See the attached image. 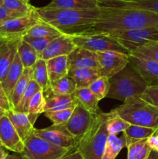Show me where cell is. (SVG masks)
<instances>
[{"label":"cell","mask_w":158,"mask_h":159,"mask_svg":"<svg viewBox=\"0 0 158 159\" xmlns=\"http://www.w3.org/2000/svg\"><path fill=\"white\" fill-rule=\"evenodd\" d=\"M96 23L81 35L105 34L114 37L121 33L158 26V14L136 9L101 8Z\"/></svg>","instance_id":"6da1fadb"},{"label":"cell","mask_w":158,"mask_h":159,"mask_svg":"<svg viewBox=\"0 0 158 159\" xmlns=\"http://www.w3.org/2000/svg\"><path fill=\"white\" fill-rule=\"evenodd\" d=\"M40 20L68 36L81 35L91 27L102 14L95 9H46L36 8Z\"/></svg>","instance_id":"7a4b0ae2"},{"label":"cell","mask_w":158,"mask_h":159,"mask_svg":"<svg viewBox=\"0 0 158 159\" xmlns=\"http://www.w3.org/2000/svg\"><path fill=\"white\" fill-rule=\"evenodd\" d=\"M111 112L95 115L89 130L75 141L74 149L79 152L83 159H102L108 133L107 121Z\"/></svg>","instance_id":"3957f363"},{"label":"cell","mask_w":158,"mask_h":159,"mask_svg":"<svg viewBox=\"0 0 158 159\" xmlns=\"http://www.w3.org/2000/svg\"><path fill=\"white\" fill-rule=\"evenodd\" d=\"M110 89L106 98L125 102L131 97H140L148 85L137 71L128 64L109 79Z\"/></svg>","instance_id":"277c9868"},{"label":"cell","mask_w":158,"mask_h":159,"mask_svg":"<svg viewBox=\"0 0 158 159\" xmlns=\"http://www.w3.org/2000/svg\"><path fill=\"white\" fill-rule=\"evenodd\" d=\"M114 111L132 125L158 129V108L140 97L126 99L122 105L114 109Z\"/></svg>","instance_id":"5b68a950"},{"label":"cell","mask_w":158,"mask_h":159,"mask_svg":"<svg viewBox=\"0 0 158 159\" xmlns=\"http://www.w3.org/2000/svg\"><path fill=\"white\" fill-rule=\"evenodd\" d=\"M71 151L53 145L33 133L25 140L20 155L24 159H60Z\"/></svg>","instance_id":"8992f818"},{"label":"cell","mask_w":158,"mask_h":159,"mask_svg":"<svg viewBox=\"0 0 158 159\" xmlns=\"http://www.w3.org/2000/svg\"><path fill=\"white\" fill-rule=\"evenodd\" d=\"M73 42L76 47L88 50L92 52L113 51L130 55L131 53L121 46L117 40L105 34L72 36Z\"/></svg>","instance_id":"52a82bcc"},{"label":"cell","mask_w":158,"mask_h":159,"mask_svg":"<svg viewBox=\"0 0 158 159\" xmlns=\"http://www.w3.org/2000/svg\"><path fill=\"white\" fill-rule=\"evenodd\" d=\"M40 20L36 8L27 15L6 20L0 24V40L23 38L29 30Z\"/></svg>","instance_id":"ba28073f"},{"label":"cell","mask_w":158,"mask_h":159,"mask_svg":"<svg viewBox=\"0 0 158 159\" xmlns=\"http://www.w3.org/2000/svg\"><path fill=\"white\" fill-rule=\"evenodd\" d=\"M112 37L132 53L147 43L158 41V26L125 31Z\"/></svg>","instance_id":"9c48e42d"},{"label":"cell","mask_w":158,"mask_h":159,"mask_svg":"<svg viewBox=\"0 0 158 159\" xmlns=\"http://www.w3.org/2000/svg\"><path fill=\"white\" fill-rule=\"evenodd\" d=\"M94 118L95 115L91 114L78 103L74 108L69 120L64 124L60 126L69 132L76 141L89 130Z\"/></svg>","instance_id":"30bf717a"},{"label":"cell","mask_w":158,"mask_h":159,"mask_svg":"<svg viewBox=\"0 0 158 159\" xmlns=\"http://www.w3.org/2000/svg\"><path fill=\"white\" fill-rule=\"evenodd\" d=\"M95 55L100 65L102 76L112 78L122 71L129 64V55L113 51H99Z\"/></svg>","instance_id":"8fae6325"},{"label":"cell","mask_w":158,"mask_h":159,"mask_svg":"<svg viewBox=\"0 0 158 159\" xmlns=\"http://www.w3.org/2000/svg\"><path fill=\"white\" fill-rule=\"evenodd\" d=\"M129 64L143 78L149 86H158V62L136 52L131 53Z\"/></svg>","instance_id":"7c38bea8"},{"label":"cell","mask_w":158,"mask_h":159,"mask_svg":"<svg viewBox=\"0 0 158 159\" xmlns=\"http://www.w3.org/2000/svg\"><path fill=\"white\" fill-rule=\"evenodd\" d=\"M33 133L53 145L74 150L75 140L69 132L60 125H52L43 129L34 128Z\"/></svg>","instance_id":"4fadbf2b"},{"label":"cell","mask_w":158,"mask_h":159,"mask_svg":"<svg viewBox=\"0 0 158 159\" xmlns=\"http://www.w3.org/2000/svg\"><path fill=\"white\" fill-rule=\"evenodd\" d=\"M0 143L7 150L18 154H21L24 148V142L6 113L0 117Z\"/></svg>","instance_id":"5bb4252c"},{"label":"cell","mask_w":158,"mask_h":159,"mask_svg":"<svg viewBox=\"0 0 158 159\" xmlns=\"http://www.w3.org/2000/svg\"><path fill=\"white\" fill-rule=\"evenodd\" d=\"M68 57V66L69 71L79 68H99L100 69L99 61L95 53L84 48L76 47L75 49Z\"/></svg>","instance_id":"9a60e30c"},{"label":"cell","mask_w":158,"mask_h":159,"mask_svg":"<svg viewBox=\"0 0 158 159\" xmlns=\"http://www.w3.org/2000/svg\"><path fill=\"white\" fill-rule=\"evenodd\" d=\"M76 48L71 36L61 35L56 37L48 44L40 58L46 61L53 57L68 56Z\"/></svg>","instance_id":"2e32d148"},{"label":"cell","mask_w":158,"mask_h":159,"mask_svg":"<svg viewBox=\"0 0 158 159\" xmlns=\"http://www.w3.org/2000/svg\"><path fill=\"white\" fill-rule=\"evenodd\" d=\"M99 8L136 9L158 14V0H133V1H99Z\"/></svg>","instance_id":"e0dca14e"},{"label":"cell","mask_w":158,"mask_h":159,"mask_svg":"<svg viewBox=\"0 0 158 159\" xmlns=\"http://www.w3.org/2000/svg\"><path fill=\"white\" fill-rule=\"evenodd\" d=\"M21 39L0 40V82L4 80L13 62Z\"/></svg>","instance_id":"ac0fdd59"},{"label":"cell","mask_w":158,"mask_h":159,"mask_svg":"<svg viewBox=\"0 0 158 159\" xmlns=\"http://www.w3.org/2000/svg\"><path fill=\"white\" fill-rule=\"evenodd\" d=\"M45 112L57 111V110H66L74 108L79 103L74 95H64L55 93L50 90L44 96Z\"/></svg>","instance_id":"d6986e66"},{"label":"cell","mask_w":158,"mask_h":159,"mask_svg":"<svg viewBox=\"0 0 158 159\" xmlns=\"http://www.w3.org/2000/svg\"><path fill=\"white\" fill-rule=\"evenodd\" d=\"M6 115L20 135V138L24 142L25 140L33 134L34 130L33 125L29 121L27 114L10 110L6 112Z\"/></svg>","instance_id":"ffe728a7"},{"label":"cell","mask_w":158,"mask_h":159,"mask_svg":"<svg viewBox=\"0 0 158 159\" xmlns=\"http://www.w3.org/2000/svg\"><path fill=\"white\" fill-rule=\"evenodd\" d=\"M46 9H95L99 0H51L44 6Z\"/></svg>","instance_id":"44dd1931"},{"label":"cell","mask_w":158,"mask_h":159,"mask_svg":"<svg viewBox=\"0 0 158 159\" xmlns=\"http://www.w3.org/2000/svg\"><path fill=\"white\" fill-rule=\"evenodd\" d=\"M23 70H24V68H23V64L20 61L18 53H17L10 68L8 71L6 78L1 82L2 86L6 94L7 95L9 101H10V98L12 96V91L14 89V87H15V84L17 83L20 78L21 77Z\"/></svg>","instance_id":"7402d4cb"},{"label":"cell","mask_w":158,"mask_h":159,"mask_svg":"<svg viewBox=\"0 0 158 159\" xmlns=\"http://www.w3.org/2000/svg\"><path fill=\"white\" fill-rule=\"evenodd\" d=\"M46 62L48 76L50 82H56L68 75L69 70L67 56L53 57L46 60Z\"/></svg>","instance_id":"603a6c76"},{"label":"cell","mask_w":158,"mask_h":159,"mask_svg":"<svg viewBox=\"0 0 158 159\" xmlns=\"http://www.w3.org/2000/svg\"><path fill=\"white\" fill-rule=\"evenodd\" d=\"M71 77L75 82L77 89L88 87L94 81L100 78L102 75L99 68H79L69 71Z\"/></svg>","instance_id":"cb8c5ba5"},{"label":"cell","mask_w":158,"mask_h":159,"mask_svg":"<svg viewBox=\"0 0 158 159\" xmlns=\"http://www.w3.org/2000/svg\"><path fill=\"white\" fill-rule=\"evenodd\" d=\"M73 95L77 99L79 104H81L91 114L97 115L101 113L99 107V101L91 93L88 87L77 89Z\"/></svg>","instance_id":"d4e9b609"},{"label":"cell","mask_w":158,"mask_h":159,"mask_svg":"<svg viewBox=\"0 0 158 159\" xmlns=\"http://www.w3.org/2000/svg\"><path fill=\"white\" fill-rule=\"evenodd\" d=\"M32 68L33 79L40 85L43 91V96H45L51 90L46 61L42 58H39Z\"/></svg>","instance_id":"484cf974"},{"label":"cell","mask_w":158,"mask_h":159,"mask_svg":"<svg viewBox=\"0 0 158 159\" xmlns=\"http://www.w3.org/2000/svg\"><path fill=\"white\" fill-rule=\"evenodd\" d=\"M33 79V68H24L21 77L15 84L14 89L12 91V96L10 98L11 105L12 107V110L15 108L20 102V99L23 97L29 82Z\"/></svg>","instance_id":"4316f807"},{"label":"cell","mask_w":158,"mask_h":159,"mask_svg":"<svg viewBox=\"0 0 158 159\" xmlns=\"http://www.w3.org/2000/svg\"><path fill=\"white\" fill-rule=\"evenodd\" d=\"M156 130L148 127H140L137 125H130L125 131L123 136L125 140V148L129 147L130 144H134L142 140L147 139L151 136Z\"/></svg>","instance_id":"83f0119b"},{"label":"cell","mask_w":158,"mask_h":159,"mask_svg":"<svg viewBox=\"0 0 158 159\" xmlns=\"http://www.w3.org/2000/svg\"><path fill=\"white\" fill-rule=\"evenodd\" d=\"M17 53L24 68H32L40 58L35 50L23 39H21L19 43Z\"/></svg>","instance_id":"f1b7e54d"},{"label":"cell","mask_w":158,"mask_h":159,"mask_svg":"<svg viewBox=\"0 0 158 159\" xmlns=\"http://www.w3.org/2000/svg\"><path fill=\"white\" fill-rule=\"evenodd\" d=\"M123 148H125L124 136L118 138L116 135L108 134L102 159H116Z\"/></svg>","instance_id":"f546056e"},{"label":"cell","mask_w":158,"mask_h":159,"mask_svg":"<svg viewBox=\"0 0 158 159\" xmlns=\"http://www.w3.org/2000/svg\"><path fill=\"white\" fill-rule=\"evenodd\" d=\"M26 35L31 37H57L63 34L52 25L40 20L29 30Z\"/></svg>","instance_id":"4dcf8cb0"},{"label":"cell","mask_w":158,"mask_h":159,"mask_svg":"<svg viewBox=\"0 0 158 159\" xmlns=\"http://www.w3.org/2000/svg\"><path fill=\"white\" fill-rule=\"evenodd\" d=\"M45 105L46 102L43 91L38 92L31 99L27 111V116L33 125H34L37 117L41 113H45Z\"/></svg>","instance_id":"1f68e13d"},{"label":"cell","mask_w":158,"mask_h":159,"mask_svg":"<svg viewBox=\"0 0 158 159\" xmlns=\"http://www.w3.org/2000/svg\"><path fill=\"white\" fill-rule=\"evenodd\" d=\"M40 91H42L40 85L36 82V81L32 79L29 82V85H28L27 88H26V91H25L24 94H23V97L20 99V102L15 107L14 110L17 112H20V113H26L27 114L28 108H29V102H30L31 99Z\"/></svg>","instance_id":"d6a6232c"},{"label":"cell","mask_w":158,"mask_h":159,"mask_svg":"<svg viewBox=\"0 0 158 159\" xmlns=\"http://www.w3.org/2000/svg\"><path fill=\"white\" fill-rule=\"evenodd\" d=\"M50 89L54 93L58 94L73 95L77 89V85L73 78L68 75L56 82H50Z\"/></svg>","instance_id":"836d02e7"},{"label":"cell","mask_w":158,"mask_h":159,"mask_svg":"<svg viewBox=\"0 0 158 159\" xmlns=\"http://www.w3.org/2000/svg\"><path fill=\"white\" fill-rule=\"evenodd\" d=\"M2 6L7 10L21 16L30 13L36 8L25 0H2Z\"/></svg>","instance_id":"e575fe53"},{"label":"cell","mask_w":158,"mask_h":159,"mask_svg":"<svg viewBox=\"0 0 158 159\" xmlns=\"http://www.w3.org/2000/svg\"><path fill=\"white\" fill-rule=\"evenodd\" d=\"M127 159H147L151 149L147 143V139L142 140L126 148Z\"/></svg>","instance_id":"d590c367"},{"label":"cell","mask_w":158,"mask_h":159,"mask_svg":"<svg viewBox=\"0 0 158 159\" xmlns=\"http://www.w3.org/2000/svg\"><path fill=\"white\" fill-rule=\"evenodd\" d=\"M111 112V116L107 121V130L108 134L117 135L118 134L123 133L131 124L120 117L114 110Z\"/></svg>","instance_id":"8d00e7d4"},{"label":"cell","mask_w":158,"mask_h":159,"mask_svg":"<svg viewBox=\"0 0 158 159\" xmlns=\"http://www.w3.org/2000/svg\"><path fill=\"white\" fill-rule=\"evenodd\" d=\"M91 93L99 101L107 97L110 89L109 79L105 76H101L88 86Z\"/></svg>","instance_id":"74e56055"},{"label":"cell","mask_w":158,"mask_h":159,"mask_svg":"<svg viewBox=\"0 0 158 159\" xmlns=\"http://www.w3.org/2000/svg\"><path fill=\"white\" fill-rule=\"evenodd\" d=\"M55 38L56 37H31L25 35L22 39L29 43L35 50V51L39 55V57H40L48 44Z\"/></svg>","instance_id":"f35d334b"},{"label":"cell","mask_w":158,"mask_h":159,"mask_svg":"<svg viewBox=\"0 0 158 159\" xmlns=\"http://www.w3.org/2000/svg\"><path fill=\"white\" fill-rule=\"evenodd\" d=\"M74 108L66 109V110H57V111H47L45 112L44 114L47 117L53 125H61L64 124L69 120L70 116L72 114Z\"/></svg>","instance_id":"ab89813d"},{"label":"cell","mask_w":158,"mask_h":159,"mask_svg":"<svg viewBox=\"0 0 158 159\" xmlns=\"http://www.w3.org/2000/svg\"><path fill=\"white\" fill-rule=\"evenodd\" d=\"M134 52L145 55L158 62V41L150 42L138 48ZM133 53V52H132Z\"/></svg>","instance_id":"60d3db41"},{"label":"cell","mask_w":158,"mask_h":159,"mask_svg":"<svg viewBox=\"0 0 158 159\" xmlns=\"http://www.w3.org/2000/svg\"><path fill=\"white\" fill-rule=\"evenodd\" d=\"M140 98L158 108V86H149L141 95Z\"/></svg>","instance_id":"b9f144b4"},{"label":"cell","mask_w":158,"mask_h":159,"mask_svg":"<svg viewBox=\"0 0 158 159\" xmlns=\"http://www.w3.org/2000/svg\"><path fill=\"white\" fill-rule=\"evenodd\" d=\"M0 107L4 109L6 111L12 110V107L11 105L10 101H9L7 95L5 93L4 89H3L2 86L1 82H0Z\"/></svg>","instance_id":"7bdbcfd3"},{"label":"cell","mask_w":158,"mask_h":159,"mask_svg":"<svg viewBox=\"0 0 158 159\" xmlns=\"http://www.w3.org/2000/svg\"><path fill=\"white\" fill-rule=\"evenodd\" d=\"M19 16H22L19 15V14L13 13V12L7 10V9H6V8L3 7L2 6H0V24L4 23V22L6 21V20H10V19H12V18H15V17H19Z\"/></svg>","instance_id":"ee69618b"},{"label":"cell","mask_w":158,"mask_h":159,"mask_svg":"<svg viewBox=\"0 0 158 159\" xmlns=\"http://www.w3.org/2000/svg\"><path fill=\"white\" fill-rule=\"evenodd\" d=\"M147 143L151 150L158 152V129L147 138Z\"/></svg>","instance_id":"f6af8a7d"},{"label":"cell","mask_w":158,"mask_h":159,"mask_svg":"<svg viewBox=\"0 0 158 159\" xmlns=\"http://www.w3.org/2000/svg\"><path fill=\"white\" fill-rule=\"evenodd\" d=\"M60 159H83V158H82L81 155L79 153V152L74 149V150L69 152Z\"/></svg>","instance_id":"bcb514c9"},{"label":"cell","mask_w":158,"mask_h":159,"mask_svg":"<svg viewBox=\"0 0 158 159\" xmlns=\"http://www.w3.org/2000/svg\"><path fill=\"white\" fill-rule=\"evenodd\" d=\"M8 154L7 149L0 143V159H4Z\"/></svg>","instance_id":"7dc6e473"},{"label":"cell","mask_w":158,"mask_h":159,"mask_svg":"<svg viewBox=\"0 0 158 159\" xmlns=\"http://www.w3.org/2000/svg\"><path fill=\"white\" fill-rule=\"evenodd\" d=\"M147 159H158V152L151 150Z\"/></svg>","instance_id":"c3c4849f"},{"label":"cell","mask_w":158,"mask_h":159,"mask_svg":"<svg viewBox=\"0 0 158 159\" xmlns=\"http://www.w3.org/2000/svg\"><path fill=\"white\" fill-rule=\"evenodd\" d=\"M4 159H24L22 157V155H9V154H8L6 156V158Z\"/></svg>","instance_id":"681fc988"},{"label":"cell","mask_w":158,"mask_h":159,"mask_svg":"<svg viewBox=\"0 0 158 159\" xmlns=\"http://www.w3.org/2000/svg\"><path fill=\"white\" fill-rule=\"evenodd\" d=\"M6 110H5L4 109H2V108H1V107H0V117H1L2 116H3V115H5L6 113Z\"/></svg>","instance_id":"f907efd6"},{"label":"cell","mask_w":158,"mask_h":159,"mask_svg":"<svg viewBox=\"0 0 158 159\" xmlns=\"http://www.w3.org/2000/svg\"><path fill=\"white\" fill-rule=\"evenodd\" d=\"M99 1H115V0H99ZM119 1H133V0H119Z\"/></svg>","instance_id":"816d5d0a"},{"label":"cell","mask_w":158,"mask_h":159,"mask_svg":"<svg viewBox=\"0 0 158 159\" xmlns=\"http://www.w3.org/2000/svg\"><path fill=\"white\" fill-rule=\"evenodd\" d=\"M2 0H0V6H2Z\"/></svg>","instance_id":"f5cc1de1"},{"label":"cell","mask_w":158,"mask_h":159,"mask_svg":"<svg viewBox=\"0 0 158 159\" xmlns=\"http://www.w3.org/2000/svg\"><path fill=\"white\" fill-rule=\"evenodd\" d=\"M25 1L27 2H29V1H30V0H25Z\"/></svg>","instance_id":"db71d44e"}]
</instances>
